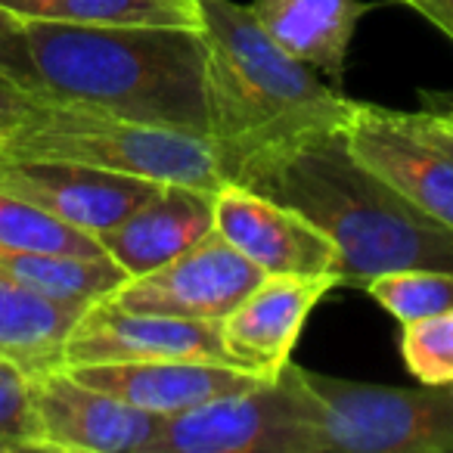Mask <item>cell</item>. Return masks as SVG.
<instances>
[{
    "label": "cell",
    "mask_w": 453,
    "mask_h": 453,
    "mask_svg": "<svg viewBox=\"0 0 453 453\" xmlns=\"http://www.w3.org/2000/svg\"><path fill=\"white\" fill-rule=\"evenodd\" d=\"M44 19L88 26L202 28L196 0H53Z\"/></svg>",
    "instance_id": "d6986e66"
},
{
    "label": "cell",
    "mask_w": 453,
    "mask_h": 453,
    "mask_svg": "<svg viewBox=\"0 0 453 453\" xmlns=\"http://www.w3.org/2000/svg\"><path fill=\"white\" fill-rule=\"evenodd\" d=\"M0 453H28L19 441H10V438H0Z\"/></svg>",
    "instance_id": "f1b7e54d"
},
{
    "label": "cell",
    "mask_w": 453,
    "mask_h": 453,
    "mask_svg": "<svg viewBox=\"0 0 453 453\" xmlns=\"http://www.w3.org/2000/svg\"><path fill=\"white\" fill-rule=\"evenodd\" d=\"M7 156L69 158L156 183H189L218 193L230 183L224 146L202 134L115 119L63 100H38L19 127L0 140Z\"/></svg>",
    "instance_id": "277c9868"
},
{
    "label": "cell",
    "mask_w": 453,
    "mask_h": 453,
    "mask_svg": "<svg viewBox=\"0 0 453 453\" xmlns=\"http://www.w3.org/2000/svg\"><path fill=\"white\" fill-rule=\"evenodd\" d=\"M214 230V193L189 183H158L125 220L96 234L100 246L127 277L177 258Z\"/></svg>",
    "instance_id": "9a60e30c"
},
{
    "label": "cell",
    "mask_w": 453,
    "mask_h": 453,
    "mask_svg": "<svg viewBox=\"0 0 453 453\" xmlns=\"http://www.w3.org/2000/svg\"><path fill=\"white\" fill-rule=\"evenodd\" d=\"M156 180L69 158L7 156L0 152V189L38 205L41 211L78 226L84 234H103L156 189Z\"/></svg>",
    "instance_id": "9c48e42d"
},
{
    "label": "cell",
    "mask_w": 453,
    "mask_h": 453,
    "mask_svg": "<svg viewBox=\"0 0 453 453\" xmlns=\"http://www.w3.org/2000/svg\"><path fill=\"white\" fill-rule=\"evenodd\" d=\"M335 283L329 273H271L230 314L220 320V342L226 360L265 379H277L289 364V354L308 323Z\"/></svg>",
    "instance_id": "4fadbf2b"
},
{
    "label": "cell",
    "mask_w": 453,
    "mask_h": 453,
    "mask_svg": "<svg viewBox=\"0 0 453 453\" xmlns=\"http://www.w3.org/2000/svg\"><path fill=\"white\" fill-rule=\"evenodd\" d=\"M345 143L351 156L416 208L453 226V121L434 109H395L354 103Z\"/></svg>",
    "instance_id": "52a82bcc"
},
{
    "label": "cell",
    "mask_w": 453,
    "mask_h": 453,
    "mask_svg": "<svg viewBox=\"0 0 453 453\" xmlns=\"http://www.w3.org/2000/svg\"><path fill=\"white\" fill-rule=\"evenodd\" d=\"M146 453H323L289 364L277 379L162 416Z\"/></svg>",
    "instance_id": "8992f818"
},
{
    "label": "cell",
    "mask_w": 453,
    "mask_h": 453,
    "mask_svg": "<svg viewBox=\"0 0 453 453\" xmlns=\"http://www.w3.org/2000/svg\"><path fill=\"white\" fill-rule=\"evenodd\" d=\"M265 277L224 234L211 230L177 258L127 277L109 298L140 314L224 320Z\"/></svg>",
    "instance_id": "ba28073f"
},
{
    "label": "cell",
    "mask_w": 453,
    "mask_h": 453,
    "mask_svg": "<svg viewBox=\"0 0 453 453\" xmlns=\"http://www.w3.org/2000/svg\"><path fill=\"white\" fill-rule=\"evenodd\" d=\"M366 292L395 320H422L453 311V271H395L370 280Z\"/></svg>",
    "instance_id": "44dd1931"
},
{
    "label": "cell",
    "mask_w": 453,
    "mask_h": 453,
    "mask_svg": "<svg viewBox=\"0 0 453 453\" xmlns=\"http://www.w3.org/2000/svg\"><path fill=\"white\" fill-rule=\"evenodd\" d=\"M134 360H220L230 364L220 342V320L140 314L115 304L94 302L78 314L65 339L63 366L134 364ZM236 366V364H234Z\"/></svg>",
    "instance_id": "30bf717a"
},
{
    "label": "cell",
    "mask_w": 453,
    "mask_h": 453,
    "mask_svg": "<svg viewBox=\"0 0 453 453\" xmlns=\"http://www.w3.org/2000/svg\"><path fill=\"white\" fill-rule=\"evenodd\" d=\"M422 106L434 109V112L453 121V94H422Z\"/></svg>",
    "instance_id": "83f0119b"
},
{
    "label": "cell",
    "mask_w": 453,
    "mask_h": 453,
    "mask_svg": "<svg viewBox=\"0 0 453 453\" xmlns=\"http://www.w3.org/2000/svg\"><path fill=\"white\" fill-rule=\"evenodd\" d=\"M0 249L22 252H75V255H106L94 234L41 211L38 205L0 189Z\"/></svg>",
    "instance_id": "ffe728a7"
},
{
    "label": "cell",
    "mask_w": 453,
    "mask_h": 453,
    "mask_svg": "<svg viewBox=\"0 0 453 453\" xmlns=\"http://www.w3.org/2000/svg\"><path fill=\"white\" fill-rule=\"evenodd\" d=\"M0 265L38 296L81 311L109 298L127 280L125 267L115 265L109 255L0 249Z\"/></svg>",
    "instance_id": "ac0fdd59"
},
{
    "label": "cell",
    "mask_w": 453,
    "mask_h": 453,
    "mask_svg": "<svg viewBox=\"0 0 453 453\" xmlns=\"http://www.w3.org/2000/svg\"><path fill=\"white\" fill-rule=\"evenodd\" d=\"M84 385L121 397L146 413L171 416L258 385L265 376L220 360H134V364L65 366Z\"/></svg>",
    "instance_id": "5bb4252c"
},
{
    "label": "cell",
    "mask_w": 453,
    "mask_h": 453,
    "mask_svg": "<svg viewBox=\"0 0 453 453\" xmlns=\"http://www.w3.org/2000/svg\"><path fill=\"white\" fill-rule=\"evenodd\" d=\"M214 94V140L230 177L249 156L320 131H342L354 100L286 53L236 0H196Z\"/></svg>",
    "instance_id": "3957f363"
},
{
    "label": "cell",
    "mask_w": 453,
    "mask_h": 453,
    "mask_svg": "<svg viewBox=\"0 0 453 453\" xmlns=\"http://www.w3.org/2000/svg\"><path fill=\"white\" fill-rule=\"evenodd\" d=\"M214 230L234 242L255 267L271 273L317 277L339 271V249L302 211L230 180L214 193ZM339 283V280H335Z\"/></svg>",
    "instance_id": "7c38bea8"
},
{
    "label": "cell",
    "mask_w": 453,
    "mask_h": 453,
    "mask_svg": "<svg viewBox=\"0 0 453 453\" xmlns=\"http://www.w3.org/2000/svg\"><path fill=\"white\" fill-rule=\"evenodd\" d=\"M401 4L426 16L441 35L453 41V0H401Z\"/></svg>",
    "instance_id": "484cf974"
},
{
    "label": "cell",
    "mask_w": 453,
    "mask_h": 453,
    "mask_svg": "<svg viewBox=\"0 0 453 453\" xmlns=\"http://www.w3.org/2000/svg\"><path fill=\"white\" fill-rule=\"evenodd\" d=\"M41 94L115 119L214 137L202 28L26 19Z\"/></svg>",
    "instance_id": "7a4b0ae2"
},
{
    "label": "cell",
    "mask_w": 453,
    "mask_h": 453,
    "mask_svg": "<svg viewBox=\"0 0 453 453\" xmlns=\"http://www.w3.org/2000/svg\"><path fill=\"white\" fill-rule=\"evenodd\" d=\"M0 438L19 441L26 450H41L35 379L7 354H0Z\"/></svg>",
    "instance_id": "603a6c76"
},
{
    "label": "cell",
    "mask_w": 453,
    "mask_h": 453,
    "mask_svg": "<svg viewBox=\"0 0 453 453\" xmlns=\"http://www.w3.org/2000/svg\"><path fill=\"white\" fill-rule=\"evenodd\" d=\"M0 81H10L16 88L28 90V94L44 96L41 94L38 69H35L26 19L4 7H0Z\"/></svg>",
    "instance_id": "cb8c5ba5"
},
{
    "label": "cell",
    "mask_w": 453,
    "mask_h": 453,
    "mask_svg": "<svg viewBox=\"0 0 453 453\" xmlns=\"http://www.w3.org/2000/svg\"><path fill=\"white\" fill-rule=\"evenodd\" d=\"M401 354L422 385L453 382V311L403 323Z\"/></svg>",
    "instance_id": "7402d4cb"
},
{
    "label": "cell",
    "mask_w": 453,
    "mask_h": 453,
    "mask_svg": "<svg viewBox=\"0 0 453 453\" xmlns=\"http://www.w3.org/2000/svg\"><path fill=\"white\" fill-rule=\"evenodd\" d=\"M236 183L302 211L339 249V286L395 271H453V226L351 156L342 131H320L249 156Z\"/></svg>",
    "instance_id": "6da1fadb"
},
{
    "label": "cell",
    "mask_w": 453,
    "mask_h": 453,
    "mask_svg": "<svg viewBox=\"0 0 453 453\" xmlns=\"http://www.w3.org/2000/svg\"><path fill=\"white\" fill-rule=\"evenodd\" d=\"M53 0H0V7L10 10V13L22 16V19H44L47 7Z\"/></svg>",
    "instance_id": "4316f807"
},
{
    "label": "cell",
    "mask_w": 453,
    "mask_h": 453,
    "mask_svg": "<svg viewBox=\"0 0 453 453\" xmlns=\"http://www.w3.org/2000/svg\"><path fill=\"white\" fill-rule=\"evenodd\" d=\"M78 314L81 308L38 296L0 265V354L16 360L32 379L63 366L65 339Z\"/></svg>",
    "instance_id": "e0dca14e"
},
{
    "label": "cell",
    "mask_w": 453,
    "mask_h": 453,
    "mask_svg": "<svg viewBox=\"0 0 453 453\" xmlns=\"http://www.w3.org/2000/svg\"><path fill=\"white\" fill-rule=\"evenodd\" d=\"M258 26L304 65L320 72L333 88L345 78L348 47L360 19L370 13L364 0H252Z\"/></svg>",
    "instance_id": "2e32d148"
},
{
    "label": "cell",
    "mask_w": 453,
    "mask_h": 453,
    "mask_svg": "<svg viewBox=\"0 0 453 453\" xmlns=\"http://www.w3.org/2000/svg\"><path fill=\"white\" fill-rule=\"evenodd\" d=\"M38 447L57 453H146L162 416L84 385L65 366L35 379Z\"/></svg>",
    "instance_id": "8fae6325"
},
{
    "label": "cell",
    "mask_w": 453,
    "mask_h": 453,
    "mask_svg": "<svg viewBox=\"0 0 453 453\" xmlns=\"http://www.w3.org/2000/svg\"><path fill=\"white\" fill-rule=\"evenodd\" d=\"M38 100H44V96H35L28 90L16 88V84L0 81V140L26 121V115L32 112V106Z\"/></svg>",
    "instance_id": "d4e9b609"
},
{
    "label": "cell",
    "mask_w": 453,
    "mask_h": 453,
    "mask_svg": "<svg viewBox=\"0 0 453 453\" xmlns=\"http://www.w3.org/2000/svg\"><path fill=\"white\" fill-rule=\"evenodd\" d=\"M323 453H453V382L391 388L289 360Z\"/></svg>",
    "instance_id": "5b68a950"
}]
</instances>
